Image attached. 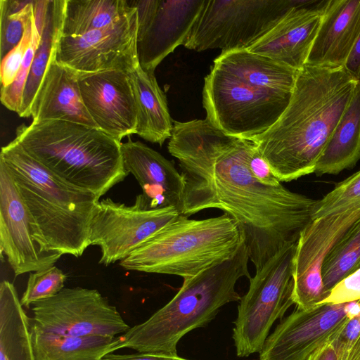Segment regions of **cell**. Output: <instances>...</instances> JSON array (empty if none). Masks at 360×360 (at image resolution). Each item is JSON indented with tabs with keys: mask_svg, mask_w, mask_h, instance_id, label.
Wrapping results in <instances>:
<instances>
[{
	"mask_svg": "<svg viewBox=\"0 0 360 360\" xmlns=\"http://www.w3.org/2000/svg\"><path fill=\"white\" fill-rule=\"evenodd\" d=\"M46 11L42 8L34 11L31 40L15 80L8 86L1 87V101L10 110L18 113L22 95L34 53L38 47Z\"/></svg>",
	"mask_w": 360,
	"mask_h": 360,
	"instance_id": "cell-31",
	"label": "cell"
},
{
	"mask_svg": "<svg viewBox=\"0 0 360 360\" xmlns=\"http://www.w3.org/2000/svg\"><path fill=\"white\" fill-rule=\"evenodd\" d=\"M326 1H303L290 8L248 50L300 70L307 60L320 26Z\"/></svg>",
	"mask_w": 360,
	"mask_h": 360,
	"instance_id": "cell-18",
	"label": "cell"
},
{
	"mask_svg": "<svg viewBox=\"0 0 360 360\" xmlns=\"http://www.w3.org/2000/svg\"><path fill=\"white\" fill-rule=\"evenodd\" d=\"M35 0H0L1 60L21 41L34 14Z\"/></svg>",
	"mask_w": 360,
	"mask_h": 360,
	"instance_id": "cell-30",
	"label": "cell"
},
{
	"mask_svg": "<svg viewBox=\"0 0 360 360\" xmlns=\"http://www.w3.org/2000/svg\"><path fill=\"white\" fill-rule=\"evenodd\" d=\"M245 241L231 258L198 274L184 278L172 300L146 321L122 335L118 349L178 356L179 340L191 330L204 327L225 304L240 300L236 285L242 277L251 278Z\"/></svg>",
	"mask_w": 360,
	"mask_h": 360,
	"instance_id": "cell-3",
	"label": "cell"
},
{
	"mask_svg": "<svg viewBox=\"0 0 360 360\" xmlns=\"http://www.w3.org/2000/svg\"><path fill=\"white\" fill-rule=\"evenodd\" d=\"M292 94L255 87L213 65L205 77L202 105L214 127L252 140L275 124Z\"/></svg>",
	"mask_w": 360,
	"mask_h": 360,
	"instance_id": "cell-7",
	"label": "cell"
},
{
	"mask_svg": "<svg viewBox=\"0 0 360 360\" xmlns=\"http://www.w3.org/2000/svg\"><path fill=\"white\" fill-rule=\"evenodd\" d=\"M180 214L174 207L150 208L141 194L131 205L99 200L89 226L90 245L101 250L99 264L121 261Z\"/></svg>",
	"mask_w": 360,
	"mask_h": 360,
	"instance_id": "cell-11",
	"label": "cell"
},
{
	"mask_svg": "<svg viewBox=\"0 0 360 360\" xmlns=\"http://www.w3.org/2000/svg\"><path fill=\"white\" fill-rule=\"evenodd\" d=\"M77 73L83 103L98 128L119 141L136 134V105L129 75L118 70Z\"/></svg>",
	"mask_w": 360,
	"mask_h": 360,
	"instance_id": "cell-17",
	"label": "cell"
},
{
	"mask_svg": "<svg viewBox=\"0 0 360 360\" xmlns=\"http://www.w3.org/2000/svg\"><path fill=\"white\" fill-rule=\"evenodd\" d=\"M128 0H65L63 37H79L110 25L131 9Z\"/></svg>",
	"mask_w": 360,
	"mask_h": 360,
	"instance_id": "cell-28",
	"label": "cell"
},
{
	"mask_svg": "<svg viewBox=\"0 0 360 360\" xmlns=\"http://www.w3.org/2000/svg\"><path fill=\"white\" fill-rule=\"evenodd\" d=\"M101 360H191L179 356L137 352L131 354H106Z\"/></svg>",
	"mask_w": 360,
	"mask_h": 360,
	"instance_id": "cell-38",
	"label": "cell"
},
{
	"mask_svg": "<svg viewBox=\"0 0 360 360\" xmlns=\"http://www.w3.org/2000/svg\"><path fill=\"white\" fill-rule=\"evenodd\" d=\"M249 167L257 179L264 185L278 186L281 182L274 175L268 162L262 156L257 145L249 160Z\"/></svg>",
	"mask_w": 360,
	"mask_h": 360,
	"instance_id": "cell-37",
	"label": "cell"
},
{
	"mask_svg": "<svg viewBox=\"0 0 360 360\" xmlns=\"http://www.w3.org/2000/svg\"><path fill=\"white\" fill-rule=\"evenodd\" d=\"M127 74L136 105V134L146 141L162 146L171 137L174 126L166 96L153 72L145 71L139 65Z\"/></svg>",
	"mask_w": 360,
	"mask_h": 360,
	"instance_id": "cell-23",
	"label": "cell"
},
{
	"mask_svg": "<svg viewBox=\"0 0 360 360\" xmlns=\"http://www.w3.org/2000/svg\"><path fill=\"white\" fill-rule=\"evenodd\" d=\"M331 342H327L321 345L307 360H340Z\"/></svg>",
	"mask_w": 360,
	"mask_h": 360,
	"instance_id": "cell-40",
	"label": "cell"
},
{
	"mask_svg": "<svg viewBox=\"0 0 360 360\" xmlns=\"http://www.w3.org/2000/svg\"><path fill=\"white\" fill-rule=\"evenodd\" d=\"M124 166L142 188L150 208L174 207L179 212L184 179L173 162L140 141L129 139L121 144Z\"/></svg>",
	"mask_w": 360,
	"mask_h": 360,
	"instance_id": "cell-19",
	"label": "cell"
},
{
	"mask_svg": "<svg viewBox=\"0 0 360 360\" xmlns=\"http://www.w3.org/2000/svg\"><path fill=\"white\" fill-rule=\"evenodd\" d=\"M32 331L73 337H115L127 325L115 306L97 290L64 288L56 295L32 304Z\"/></svg>",
	"mask_w": 360,
	"mask_h": 360,
	"instance_id": "cell-10",
	"label": "cell"
},
{
	"mask_svg": "<svg viewBox=\"0 0 360 360\" xmlns=\"http://www.w3.org/2000/svg\"><path fill=\"white\" fill-rule=\"evenodd\" d=\"M357 81L345 68L304 65L299 70L285 111L252 139L281 182L315 172Z\"/></svg>",
	"mask_w": 360,
	"mask_h": 360,
	"instance_id": "cell-2",
	"label": "cell"
},
{
	"mask_svg": "<svg viewBox=\"0 0 360 360\" xmlns=\"http://www.w3.org/2000/svg\"><path fill=\"white\" fill-rule=\"evenodd\" d=\"M360 160V79L319 160L317 175L337 174Z\"/></svg>",
	"mask_w": 360,
	"mask_h": 360,
	"instance_id": "cell-24",
	"label": "cell"
},
{
	"mask_svg": "<svg viewBox=\"0 0 360 360\" xmlns=\"http://www.w3.org/2000/svg\"><path fill=\"white\" fill-rule=\"evenodd\" d=\"M1 159L52 251L76 257L89 246V226L99 199L72 186L30 156L15 139Z\"/></svg>",
	"mask_w": 360,
	"mask_h": 360,
	"instance_id": "cell-5",
	"label": "cell"
},
{
	"mask_svg": "<svg viewBox=\"0 0 360 360\" xmlns=\"http://www.w3.org/2000/svg\"><path fill=\"white\" fill-rule=\"evenodd\" d=\"M360 300V268L340 281L319 304H342Z\"/></svg>",
	"mask_w": 360,
	"mask_h": 360,
	"instance_id": "cell-35",
	"label": "cell"
},
{
	"mask_svg": "<svg viewBox=\"0 0 360 360\" xmlns=\"http://www.w3.org/2000/svg\"><path fill=\"white\" fill-rule=\"evenodd\" d=\"M349 302L297 308L269 335L259 360H307L319 347L333 341L347 322Z\"/></svg>",
	"mask_w": 360,
	"mask_h": 360,
	"instance_id": "cell-16",
	"label": "cell"
},
{
	"mask_svg": "<svg viewBox=\"0 0 360 360\" xmlns=\"http://www.w3.org/2000/svg\"><path fill=\"white\" fill-rule=\"evenodd\" d=\"M360 34V0L326 1L305 65L344 68Z\"/></svg>",
	"mask_w": 360,
	"mask_h": 360,
	"instance_id": "cell-20",
	"label": "cell"
},
{
	"mask_svg": "<svg viewBox=\"0 0 360 360\" xmlns=\"http://www.w3.org/2000/svg\"><path fill=\"white\" fill-rule=\"evenodd\" d=\"M360 268V218L334 244L321 270L326 290Z\"/></svg>",
	"mask_w": 360,
	"mask_h": 360,
	"instance_id": "cell-29",
	"label": "cell"
},
{
	"mask_svg": "<svg viewBox=\"0 0 360 360\" xmlns=\"http://www.w3.org/2000/svg\"><path fill=\"white\" fill-rule=\"evenodd\" d=\"M15 139L55 175L98 199L129 174L121 141L97 128L62 120L32 121L17 128Z\"/></svg>",
	"mask_w": 360,
	"mask_h": 360,
	"instance_id": "cell-4",
	"label": "cell"
},
{
	"mask_svg": "<svg viewBox=\"0 0 360 360\" xmlns=\"http://www.w3.org/2000/svg\"><path fill=\"white\" fill-rule=\"evenodd\" d=\"M130 6L129 12L109 26L79 37L61 36L55 60L81 73L134 70L139 65L138 13L136 8Z\"/></svg>",
	"mask_w": 360,
	"mask_h": 360,
	"instance_id": "cell-12",
	"label": "cell"
},
{
	"mask_svg": "<svg viewBox=\"0 0 360 360\" xmlns=\"http://www.w3.org/2000/svg\"><path fill=\"white\" fill-rule=\"evenodd\" d=\"M0 360H36L30 318L13 283L0 284Z\"/></svg>",
	"mask_w": 360,
	"mask_h": 360,
	"instance_id": "cell-25",
	"label": "cell"
},
{
	"mask_svg": "<svg viewBox=\"0 0 360 360\" xmlns=\"http://www.w3.org/2000/svg\"><path fill=\"white\" fill-rule=\"evenodd\" d=\"M346 360H360V335L348 353Z\"/></svg>",
	"mask_w": 360,
	"mask_h": 360,
	"instance_id": "cell-41",
	"label": "cell"
},
{
	"mask_svg": "<svg viewBox=\"0 0 360 360\" xmlns=\"http://www.w3.org/2000/svg\"><path fill=\"white\" fill-rule=\"evenodd\" d=\"M344 68L352 77L360 79V34Z\"/></svg>",
	"mask_w": 360,
	"mask_h": 360,
	"instance_id": "cell-39",
	"label": "cell"
},
{
	"mask_svg": "<svg viewBox=\"0 0 360 360\" xmlns=\"http://www.w3.org/2000/svg\"><path fill=\"white\" fill-rule=\"evenodd\" d=\"M67 277L55 265L30 273L26 289L20 299L22 306L29 308L35 302L56 295L64 288Z\"/></svg>",
	"mask_w": 360,
	"mask_h": 360,
	"instance_id": "cell-32",
	"label": "cell"
},
{
	"mask_svg": "<svg viewBox=\"0 0 360 360\" xmlns=\"http://www.w3.org/2000/svg\"><path fill=\"white\" fill-rule=\"evenodd\" d=\"M360 335V314L349 319L331 342L340 360H346L348 353Z\"/></svg>",
	"mask_w": 360,
	"mask_h": 360,
	"instance_id": "cell-36",
	"label": "cell"
},
{
	"mask_svg": "<svg viewBox=\"0 0 360 360\" xmlns=\"http://www.w3.org/2000/svg\"><path fill=\"white\" fill-rule=\"evenodd\" d=\"M36 360H101L118 350L119 337H73L32 331Z\"/></svg>",
	"mask_w": 360,
	"mask_h": 360,
	"instance_id": "cell-26",
	"label": "cell"
},
{
	"mask_svg": "<svg viewBox=\"0 0 360 360\" xmlns=\"http://www.w3.org/2000/svg\"><path fill=\"white\" fill-rule=\"evenodd\" d=\"M34 14L29 20L20 43L1 61V87L10 85L15 79L29 46L32 31Z\"/></svg>",
	"mask_w": 360,
	"mask_h": 360,
	"instance_id": "cell-34",
	"label": "cell"
},
{
	"mask_svg": "<svg viewBox=\"0 0 360 360\" xmlns=\"http://www.w3.org/2000/svg\"><path fill=\"white\" fill-rule=\"evenodd\" d=\"M256 143L229 135L206 118L174 122L168 151L184 179L179 213L190 216L217 208L238 224L257 270L298 241L314 219L319 200L295 193L282 184L259 181L249 167Z\"/></svg>",
	"mask_w": 360,
	"mask_h": 360,
	"instance_id": "cell-1",
	"label": "cell"
},
{
	"mask_svg": "<svg viewBox=\"0 0 360 360\" xmlns=\"http://www.w3.org/2000/svg\"><path fill=\"white\" fill-rule=\"evenodd\" d=\"M360 218V205L315 218L301 233L292 259V300L297 308L309 310L329 295L321 270L334 244Z\"/></svg>",
	"mask_w": 360,
	"mask_h": 360,
	"instance_id": "cell-14",
	"label": "cell"
},
{
	"mask_svg": "<svg viewBox=\"0 0 360 360\" xmlns=\"http://www.w3.org/2000/svg\"><path fill=\"white\" fill-rule=\"evenodd\" d=\"M302 1L205 0L184 46L196 51L247 49Z\"/></svg>",
	"mask_w": 360,
	"mask_h": 360,
	"instance_id": "cell-9",
	"label": "cell"
},
{
	"mask_svg": "<svg viewBox=\"0 0 360 360\" xmlns=\"http://www.w3.org/2000/svg\"><path fill=\"white\" fill-rule=\"evenodd\" d=\"M65 0H49L38 47L24 89L18 115L32 116L31 107L62 36Z\"/></svg>",
	"mask_w": 360,
	"mask_h": 360,
	"instance_id": "cell-27",
	"label": "cell"
},
{
	"mask_svg": "<svg viewBox=\"0 0 360 360\" xmlns=\"http://www.w3.org/2000/svg\"><path fill=\"white\" fill-rule=\"evenodd\" d=\"M0 245L15 276L51 267L62 256L49 248L1 159Z\"/></svg>",
	"mask_w": 360,
	"mask_h": 360,
	"instance_id": "cell-13",
	"label": "cell"
},
{
	"mask_svg": "<svg viewBox=\"0 0 360 360\" xmlns=\"http://www.w3.org/2000/svg\"><path fill=\"white\" fill-rule=\"evenodd\" d=\"M33 121L62 120L98 128L82 98L78 73L57 63L49 64L31 107Z\"/></svg>",
	"mask_w": 360,
	"mask_h": 360,
	"instance_id": "cell-21",
	"label": "cell"
},
{
	"mask_svg": "<svg viewBox=\"0 0 360 360\" xmlns=\"http://www.w3.org/2000/svg\"><path fill=\"white\" fill-rule=\"evenodd\" d=\"M244 242L238 224L226 214L204 219L180 214L119 264L125 270L184 278L231 258Z\"/></svg>",
	"mask_w": 360,
	"mask_h": 360,
	"instance_id": "cell-6",
	"label": "cell"
},
{
	"mask_svg": "<svg viewBox=\"0 0 360 360\" xmlns=\"http://www.w3.org/2000/svg\"><path fill=\"white\" fill-rule=\"evenodd\" d=\"M296 244L276 253L249 279L233 329L237 356L259 353L274 322L294 304L292 259Z\"/></svg>",
	"mask_w": 360,
	"mask_h": 360,
	"instance_id": "cell-8",
	"label": "cell"
},
{
	"mask_svg": "<svg viewBox=\"0 0 360 360\" xmlns=\"http://www.w3.org/2000/svg\"><path fill=\"white\" fill-rule=\"evenodd\" d=\"M137 9L138 62L153 72L170 53L184 45L205 0H128Z\"/></svg>",
	"mask_w": 360,
	"mask_h": 360,
	"instance_id": "cell-15",
	"label": "cell"
},
{
	"mask_svg": "<svg viewBox=\"0 0 360 360\" xmlns=\"http://www.w3.org/2000/svg\"><path fill=\"white\" fill-rule=\"evenodd\" d=\"M359 205L360 170L338 184L331 191L319 200L315 218Z\"/></svg>",
	"mask_w": 360,
	"mask_h": 360,
	"instance_id": "cell-33",
	"label": "cell"
},
{
	"mask_svg": "<svg viewBox=\"0 0 360 360\" xmlns=\"http://www.w3.org/2000/svg\"><path fill=\"white\" fill-rule=\"evenodd\" d=\"M213 65L255 87L288 93L299 71L245 49L221 52Z\"/></svg>",
	"mask_w": 360,
	"mask_h": 360,
	"instance_id": "cell-22",
	"label": "cell"
}]
</instances>
